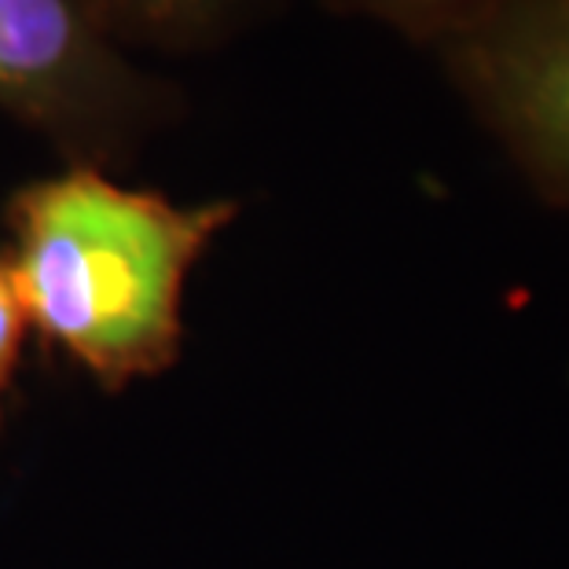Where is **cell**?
Wrapping results in <instances>:
<instances>
[{"instance_id":"cell-1","label":"cell","mask_w":569,"mask_h":569,"mask_svg":"<svg viewBox=\"0 0 569 569\" xmlns=\"http://www.w3.org/2000/svg\"><path fill=\"white\" fill-rule=\"evenodd\" d=\"M232 217V202L177 206L96 166L33 180L8 202L4 253L27 323L103 390L151 379L177 365L184 283Z\"/></svg>"},{"instance_id":"cell-2","label":"cell","mask_w":569,"mask_h":569,"mask_svg":"<svg viewBox=\"0 0 569 569\" xmlns=\"http://www.w3.org/2000/svg\"><path fill=\"white\" fill-rule=\"evenodd\" d=\"M448 38L478 118L529 184L569 210V0H489Z\"/></svg>"},{"instance_id":"cell-3","label":"cell","mask_w":569,"mask_h":569,"mask_svg":"<svg viewBox=\"0 0 569 569\" xmlns=\"http://www.w3.org/2000/svg\"><path fill=\"white\" fill-rule=\"evenodd\" d=\"M137 96L89 0H0V107L52 137L100 143Z\"/></svg>"},{"instance_id":"cell-4","label":"cell","mask_w":569,"mask_h":569,"mask_svg":"<svg viewBox=\"0 0 569 569\" xmlns=\"http://www.w3.org/2000/svg\"><path fill=\"white\" fill-rule=\"evenodd\" d=\"M27 312H22L16 280H11L8 258L0 253V427H4V401L11 393V379H16L22 338H27Z\"/></svg>"},{"instance_id":"cell-5","label":"cell","mask_w":569,"mask_h":569,"mask_svg":"<svg viewBox=\"0 0 569 569\" xmlns=\"http://www.w3.org/2000/svg\"><path fill=\"white\" fill-rule=\"evenodd\" d=\"M386 16L408 27L422 30H456L459 22H467L475 11H481L489 0H375Z\"/></svg>"},{"instance_id":"cell-6","label":"cell","mask_w":569,"mask_h":569,"mask_svg":"<svg viewBox=\"0 0 569 569\" xmlns=\"http://www.w3.org/2000/svg\"><path fill=\"white\" fill-rule=\"evenodd\" d=\"M122 4L143 22L154 27H180V22H202L232 0H122Z\"/></svg>"}]
</instances>
